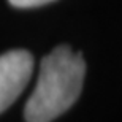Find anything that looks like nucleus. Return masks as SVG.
Returning a JSON list of instances; mask_svg holds the SVG:
<instances>
[{
	"label": "nucleus",
	"instance_id": "obj_1",
	"mask_svg": "<svg viewBox=\"0 0 122 122\" xmlns=\"http://www.w3.org/2000/svg\"><path fill=\"white\" fill-rule=\"evenodd\" d=\"M86 62L79 52L60 45L41 60L40 76L29 98L24 117L27 122H52L71 108L81 94Z\"/></svg>",
	"mask_w": 122,
	"mask_h": 122
},
{
	"label": "nucleus",
	"instance_id": "obj_3",
	"mask_svg": "<svg viewBox=\"0 0 122 122\" xmlns=\"http://www.w3.org/2000/svg\"><path fill=\"white\" fill-rule=\"evenodd\" d=\"M8 2L18 8H33V6H41V5H46L54 0H8Z\"/></svg>",
	"mask_w": 122,
	"mask_h": 122
},
{
	"label": "nucleus",
	"instance_id": "obj_2",
	"mask_svg": "<svg viewBox=\"0 0 122 122\" xmlns=\"http://www.w3.org/2000/svg\"><path fill=\"white\" fill-rule=\"evenodd\" d=\"M33 71V57L24 49L0 56V113H3L22 94Z\"/></svg>",
	"mask_w": 122,
	"mask_h": 122
}]
</instances>
